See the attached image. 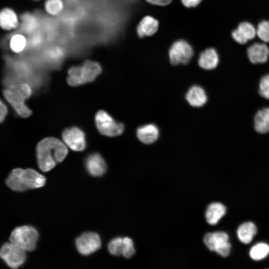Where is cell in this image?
Instances as JSON below:
<instances>
[{
	"instance_id": "27",
	"label": "cell",
	"mask_w": 269,
	"mask_h": 269,
	"mask_svg": "<svg viewBox=\"0 0 269 269\" xmlns=\"http://www.w3.org/2000/svg\"><path fill=\"white\" fill-rule=\"evenodd\" d=\"M108 250L111 254L114 256L122 255L124 247V239L117 237L112 240L108 244Z\"/></svg>"
},
{
	"instance_id": "7",
	"label": "cell",
	"mask_w": 269,
	"mask_h": 269,
	"mask_svg": "<svg viewBox=\"0 0 269 269\" xmlns=\"http://www.w3.org/2000/svg\"><path fill=\"white\" fill-rule=\"evenodd\" d=\"M25 251L17 245L10 242L4 244L0 249L1 259L10 268L17 269L25 262Z\"/></svg>"
},
{
	"instance_id": "15",
	"label": "cell",
	"mask_w": 269,
	"mask_h": 269,
	"mask_svg": "<svg viewBox=\"0 0 269 269\" xmlns=\"http://www.w3.org/2000/svg\"><path fill=\"white\" fill-rule=\"evenodd\" d=\"M159 134L157 127L152 124H147L139 127L136 131L138 139L145 144L154 142L158 138Z\"/></svg>"
},
{
	"instance_id": "30",
	"label": "cell",
	"mask_w": 269,
	"mask_h": 269,
	"mask_svg": "<svg viewBox=\"0 0 269 269\" xmlns=\"http://www.w3.org/2000/svg\"><path fill=\"white\" fill-rule=\"evenodd\" d=\"M259 92L262 97L269 99V74L263 76L261 79Z\"/></svg>"
},
{
	"instance_id": "11",
	"label": "cell",
	"mask_w": 269,
	"mask_h": 269,
	"mask_svg": "<svg viewBox=\"0 0 269 269\" xmlns=\"http://www.w3.org/2000/svg\"><path fill=\"white\" fill-rule=\"evenodd\" d=\"M62 136L65 143L73 150L82 151L86 147L85 134L77 127L65 129L62 133Z\"/></svg>"
},
{
	"instance_id": "9",
	"label": "cell",
	"mask_w": 269,
	"mask_h": 269,
	"mask_svg": "<svg viewBox=\"0 0 269 269\" xmlns=\"http://www.w3.org/2000/svg\"><path fill=\"white\" fill-rule=\"evenodd\" d=\"M193 54L191 46L186 41L182 40L175 42L169 51L170 61L174 65L188 63Z\"/></svg>"
},
{
	"instance_id": "23",
	"label": "cell",
	"mask_w": 269,
	"mask_h": 269,
	"mask_svg": "<svg viewBox=\"0 0 269 269\" xmlns=\"http://www.w3.org/2000/svg\"><path fill=\"white\" fill-rule=\"evenodd\" d=\"M269 254V246L264 243H260L251 249L250 255L252 259L259 261L265 258Z\"/></svg>"
},
{
	"instance_id": "3",
	"label": "cell",
	"mask_w": 269,
	"mask_h": 269,
	"mask_svg": "<svg viewBox=\"0 0 269 269\" xmlns=\"http://www.w3.org/2000/svg\"><path fill=\"white\" fill-rule=\"evenodd\" d=\"M32 93L31 87L24 83L8 86L3 91L6 100L11 105L15 113L22 118L28 117L32 113L25 103Z\"/></svg>"
},
{
	"instance_id": "8",
	"label": "cell",
	"mask_w": 269,
	"mask_h": 269,
	"mask_svg": "<svg viewBox=\"0 0 269 269\" xmlns=\"http://www.w3.org/2000/svg\"><path fill=\"white\" fill-rule=\"evenodd\" d=\"M228 235L223 232L207 233L204 237V243L211 251H215L222 257L228 256L230 252L231 244Z\"/></svg>"
},
{
	"instance_id": "28",
	"label": "cell",
	"mask_w": 269,
	"mask_h": 269,
	"mask_svg": "<svg viewBox=\"0 0 269 269\" xmlns=\"http://www.w3.org/2000/svg\"><path fill=\"white\" fill-rule=\"evenodd\" d=\"M257 35L264 42H269V20H263L258 25Z\"/></svg>"
},
{
	"instance_id": "35",
	"label": "cell",
	"mask_w": 269,
	"mask_h": 269,
	"mask_svg": "<svg viewBox=\"0 0 269 269\" xmlns=\"http://www.w3.org/2000/svg\"><path fill=\"white\" fill-rule=\"evenodd\" d=\"M41 41V38L40 36L36 35L31 39V43L34 46L38 45Z\"/></svg>"
},
{
	"instance_id": "36",
	"label": "cell",
	"mask_w": 269,
	"mask_h": 269,
	"mask_svg": "<svg viewBox=\"0 0 269 269\" xmlns=\"http://www.w3.org/2000/svg\"></svg>"
},
{
	"instance_id": "33",
	"label": "cell",
	"mask_w": 269,
	"mask_h": 269,
	"mask_svg": "<svg viewBox=\"0 0 269 269\" xmlns=\"http://www.w3.org/2000/svg\"><path fill=\"white\" fill-rule=\"evenodd\" d=\"M8 110L7 107L6 105L2 102V101H0V122H2L7 114Z\"/></svg>"
},
{
	"instance_id": "31",
	"label": "cell",
	"mask_w": 269,
	"mask_h": 269,
	"mask_svg": "<svg viewBox=\"0 0 269 269\" xmlns=\"http://www.w3.org/2000/svg\"><path fill=\"white\" fill-rule=\"evenodd\" d=\"M63 52L59 49H53L50 51L48 57L50 60L53 62H59L62 58Z\"/></svg>"
},
{
	"instance_id": "19",
	"label": "cell",
	"mask_w": 269,
	"mask_h": 269,
	"mask_svg": "<svg viewBox=\"0 0 269 269\" xmlns=\"http://www.w3.org/2000/svg\"><path fill=\"white\" fill-rule=\"evenodd\" d=\"M226 209L222 204L215 202L210 204L205 212V218L207 223L211 225L218 223L219 220L224 216Z\"/></svg>"
},
{
	"instance_id": "12",
	"label": "cell",
	"mask_w": 269,
	"mask_h": 269,
	"mask_svg": "<svg viewBox=\"0 0 269 269\" xmlns=\"http://www.w3.org/2000/svg\"><path fill=\"white\" fill-rule=\"evenodd\" d=\"M86 168L88 173L93 176L103 175L107 170V164L99 153L90 154L85 161Z\"/></svg>"
},
{
	"instance_id": "29",
	"label": "cell",
	"mask_w": 269,
	"mask_h": 269,
	"mask_svg": "<svg viewBox=\"0 0 269 269\" xmlns=\"http://www.w3.org/2000/svg\"><path fill=\"white\" fill-rule=\"evenodd\" d=\"M124 239V247L122 255L126 258L132 257L135 253L134 243L131 239L125 237Z\"/></svg>"
},
{
	"instance_id": "5",
	"label": "cell",
	"mask_w": 269,
	"mask_h": 269,
	"mask_svg": "<svg viewBox=\"0 0 269 269\" xmlns=\"http://www.w3.org/2000/svg\"><path fill=\"white\" fill-rule=\"evenodd\" d=\"M38 237V233L35 228L30 226H23L13 230L9 241L25 251H32L36 248Z\"/></svg>"
},
{
	"instance_id": "4",
	"label": "cell",
	"mask_w": 269,
	"mask_h": 269,
	"mask_svg": "<svg viewBox=\"0 0 269 269\" xmlns=\"http://www.w3.org/2000/svg\"><path fill=\"white\" fill-rule=\"evenodd\" d=\"M101 72L102 67L99 63L87 60L81 65L69 68L67 81L70 86H80L94 81Z\"/></svg>"
},
{
	"instance_id": "10",
	"label": "cell",
	"mask_w": 269,
	"mask_h": 269,
	"mask_svg": "<svg viewBox=\"0 0 269 269\" xmlns=\"http://www.w3.org/2000/svg\"><path fill=\"white\" fill-rule=\"evenodd\" d=\"M76 247L78 252L88 256L98 250L101 246V241L98 234L93 232L82 234L75 241Z\"/></svg>"
},
{
	"instance_id": "17",
	"label": "cell",
	"mask_w": 269,
	"mask_h": 269,
	"mask_svg": "<svg viewBox=\"0 0 269 269\" xmlns=\"http://www.w3.org/2000/svg\"><path fill=\"white\" fill-rule=\"evenodd\" d=\"M219 61V55L216 50L210 48L201 53L198 59V64L203 69L212 70L217 66Z\"/></svg>"
},
{
	"instance_id": "32",
	"label": "cell",
	"mask_w": 269,
	"mask_h": 269,
	"mask_svg": "<svg viewBox=\"0 0 269 269\" xmlns=\"http://www.w3.org/2000/svg\"><path fill=\"white\" fill-rule=\"evenodd\" d=\"M182 3L187 7H195L198 5L201 0H181Z\"/></svg>"
},
{
	"instance_id": "25",
	"label": "cell",
	"mask_w": 269,
	"mask_h": 269,
	"mask_svg": "<svg viewBox=\"0 0 269 269\" xmlns=\"http://www.w3.org/2000/svg\"><path fill=\"white\" fill-rule=\"evenodd\" d=\"M44 7L48 13L56 16L61 13L63 10V3L62 0H46Z\"/></svg>"
},
{
	"instance_id": "24",
	"label": "cell",
	"mask_w": 269,
	"mask_h": 269,
	"mask_svg": "<svg viewBox=\"0 0 269 269\" xmlns=\"http://www.w3.org/2000/svg\"><path fill=\"white\" fill-rule=\"evenodd\" d=\"M26 45V39L22 34H16L13 35L9 42L11 50L15 53H20L25 48Z\"/></svg>"
},
{
	"instance_id": "2",
	"label": "cell",
	"mask_w": 269,
	"mask_h": 269,
	"mask_svg": "<svg viewBox=\"0 0 269 269\" xmlns=\"http://www.w3.org/2000/svg\"><path fill=\"white\" fill-rule=\"evenodd\" d=\"M5 182L12 190L22 192L43 186L46 179L43 175L34 169L16 168L12 170Z\"/></svg>"
},
{
	"instance_id": "22",
	"label": "cell",
	"mask_w": 269,
	"mask_h": 269,
	"mask_svg": "<svg viewBox=\"0 0 269 269\" xmlns=\"http://www.w3.org/2000/svg\"><path fill=\"white\" fill-rule=\"evenodd\" d=\"M255 128L258 133L261 134L269 132V108L263 109L256 114Z\"/></svg>"
},
{
	"instance_id": "16",
	"label": "cell",
	"mask_w": 269,
	"mask_h": 269,
	"mask_svg": "<svg viewBox=\"0 0 269 269\" xmlns=\"http://www.w3.org/2000/svg\"><path fill=\"white\" fill-rule=\"evenodd\" d=\"M188 103L194 107L203 106L207 101V96L204 90L199 86H192L186 95Z\"/></svg>"
},
{
	"instance_id": "13",
	"label": "cell",
	"mask_w": 269,
	"mask_h": 269,
	"mask_svg": "<svg viewBox=\"0 0 269 269\" xmlns=\"http://www.w3.org/2000/svg\"><path fill=\"white\" fill-rule=\"evenodd\" d=\"M256 35V28L252 23L247 21L240 23L238 27L232 32L233 38L241 44L247 43L248 41L254 39Z\"/></svg>"
},
{
	"instance_id": "18",
	"label": "cell",
	"mask_w": 269,
	"mask_h": 269,
	"mask_svg": "<svg viewBox=\"0 0 269 269\" xmlns=\"http://www.w3.org/2000/svg\"><path fill=\"white\" fill-rule=\"evenodd\" d=\"M158 22L153 17L146 16L140 21L136 28L137 35L140 37L151 36L158 29Z\"/></svg>"
},
{
	"instance_id": "34",
	"label": "cell",
	"mask_w": 269,
	"mask_h": 269,
	"mask_svg": "<svg viewBox=\"0 0 269 269\" xmlns=\"http://www.w3.org/2000/svg\"><path fill=\"white\" fill-rule=\"evenodd\" d=\"M151 4L158 5H166L169 4L171 0H146Z\"/></svg>"
},
{
	"instance_id": "21",
	"label": "cell",
	"mask_w": 269,
	"mask_h": 269,
	"mask_svg": "<svg viewBox=\"0 0 269 269\" xmlns=\"http://www.w3.org/2000/svg\"><path fill=\"white\" fill-rule=\"evenodd\" d=\"M257 233L255 225L248 222L241 224L237 230V235L240 241L244 244L250 243Z\"/></svg>"
},
{
	"instance_id": "26",
	"label": "cell",
	"mask_w": 269,
	"mask_h": 269,
	"mask_svg": "<svg viewBox=\"0 0 269 269\" xmlns=\"http://www.w3.org/2000/svg\"><path fill=\"white\" fill-rule=\"evenodd\" d=\"M22 26L26 32H30L34 30L37 26V20L31 13H26L21 16Z\"/></svg>"
},
{
	"instance_id": "14",
	"label": "cell",
	"mask_w": 269,
	"mask_h": 269,
	"mask_svg": "<svg viewBox=\"0 0 269 269\" xmlns=\"http://www.w3.org/2000/svg\"><path fill=\"white\" fill-rule=\"evenodd\" d=\"M247 55L252 63H264L269 58V48L263 43H255L248 47Z\"/></svg>"
},
{
	"instance_id": "6",
	"label": "cell",
	"mask_w": 269,
	"mask_h": 269,
	"mask_svg": "<svg viewBox=\"0 0 269 269\" xmlns=\"http://www.w3.org/2000/svg\"><path fill=\"white\" fill-rule=\"evenodd\" d=\"M95 123L99 132L102 134L114 137L121 135L124 131V125L116 122L105 111H98L95 116Z\"/></svg>"
},
{
	"instance_id": "1",
	"label": "cell",
	"mask_w": 269,
	"mask_h": 269,
	"mask_svg": "<svg viewBox=\"0 0 269 269\" xmlns=\"http://www.w3.org/2000/svg\"><path fill=\"white\" fill-rule=\"evenodd\" d=\"M68 150L64 144L54 137H47L40 141L36 147V156L39 168L44 172L53 168L57 162L66 157Z\"/></svg>"
},
{
	"instance_id": "20",
	"label": "cell",
	"mask_w": 269,
	"mask_h": 269,
	"mask_svg": "<svg viewBox=\"0 0 269 269\" xmlns=\"http://www.w3.org/2000/svg\"><path fill=\"white\" fill-rule=\"evenodd\" d=\"M0 22L1 28L9 30L18 25V20L15 12L9 8H5L0 12Z\"/></svg>"
}]
</instances>
